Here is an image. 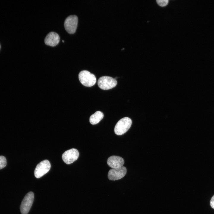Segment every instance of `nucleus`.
I'll use <instances>...</instances> for the list:
<instances>
[{
	"label": "nucleus",
	"mask_w": 214,
	"mask_h": 214,
	"mask_svg": "<svg viewBox=\"0 0 214 214\" xmlns=\"http://www.w3.org/2000/svg\"></svg>",
	"instance_id": "dca6fc26"
},
{
	"label": "nucleus",
	"mask_w": 214,
	"mask_h": 214,
	"mask_svg": "<svg viewBox=\"0 0 214 214\" xmlns=\"http://www.w3.org/2000/svg\"><path fill=\"white\" fill-rule=\"evenodd\" d=\"M62 42H64V41H63V40H62Z\"/></svg>",
	"instance_id": "2eb2a0df"
},
{
	"label": "nucleus",
	"mask_w": 214,
	"mask_h": 214,
	"mask_svg": "<svg viewBox=\"0 0 214 214\" xmlns=\"http://www.w3.org/2000/svg\"><path fill=\"white\" fill-rule=\"evenodd\" d=\"M78 23V18L75 15H71L68 17L64 22V26L66 30L70 34L75 33L77 29Z\"/></svg>",
	"instance_id": "423d86ee"
},
{
	"label": "nucleus",
	"mask_w": 214,
	"mask_h": 214,
	"mask_svg": "<svg viewBox=\"0 0 214 214\" xmlns=\"http://www.w3.org/2000/svg\"><path fill=\"white\" fill-rule=\"evenodd\" d=\"M79 80L85 86L91 87L94 85L96 81L95 76L87 70L81 71L78 75Z\"/></svg>",
	"instance_id": "f03ea898"
},
{
	"label": "nucleus",
	"mask_w": 214,
	"mask_h": 214,
	"mask_svg": "<svg viewBox=\"0 0 214 214\" xmlns=\"http://www.w3.org/2000/svg\"><path fill=\"white\" fill-rule=\"evenodd\" d=\"M79 153L78 150L72 148L65 152L62 155V159L64 162L67 164L73 163L78 158Z\"/></svg>",
	"instance_id": "6e6552de"
},
{
	"label": "nucleus",
	"mask_w": 214,
	"mask_h": 214,
	"mask_svg": "<svg viewBox=\"0 0 214 214\" xmlns=\"http://www.w3.org/2000/svg\"><path fill=\"white\" fill-rule=\"evenodd\" d=\"M60 37L59 35L54 32L48 33L45 39V43L48 45L54 46L59 42Z\"/></svg>",
	"instance_id": "9d476101"
},
{
	"label": "nucleus",
	"mask_w": 214,
	"mask_h": 214,
	"mask_svg": "<svg viewBox=\"0 0 214 214\" xmlns=\"http://www.w3.org/2000/svg\"><path fill=\"white\" fill-rule=\"evenodd\" d=\"M117 84L115 79L108 76H103L99 78L97 81L98 86L103 90H108L115 87Z\"/></svg>",
	"instance_id": "7ed1b4c3"
},
{
	"label": "nucleus",
	"mask_w": 214,
	"mask_h": 214,
	"mask_svg": "<svg viewBox=\"0 0 214 214\" xmlns=\"http://www.w3.org/2000/svg\"><path fill=\"white\" fill-rule=\"evenodd\" d=\"M210 205L211 207L214 209V195L210 201Z\"/></svg>",
	"instance_id": "4468645a"
},
{
	"label": "nucleus",
	"mask_w": 214,
	"mask_h": 214,
	"mask_svg": "<svg viewBox=\"0 0 214 214\" xmlns=\"http://www.w3.org/2000/svg\"><path fill=\"white\" fill-rule=\"evenodd\" d=\"M126 169L124 166L112 168L108 171V178L111 180H118L123 178L126 174Z\"/></svg>",
	"instance_id": "0eeeda50"
},
{
	"label": "nucleus",
	"mask_w": 214,
	"mask_h": 214,
	"mask_svg": "<svg viewBox=\"0 0 214 214\" xmlns=\"http://www.w3.org/2000/svg\"><path fill=\"white\" fill-rule=\"evenodd\" d=\"M103 113L100 111H97L90 117V122L92 125L96 124L103 119Z\"/></svg>",
	"instance_id": "9b49d317"
},
{
	"label": "nucleus",
	"mask_w": 214,
	"mask_h": 214,
	"mask_svg": "<svg viewBox=\"0 0 214 214\" xmlns=\"http://www.w3.org/2000/svg\"><path fill=\"white\" fill-rule=\"evenodd\" d=\"M34 199V194L32 191L28 193L25 196L20 206L21 214H27L32 204Z\"/></svg>",
	"instance_id": "20e7f679"
},
{
	"label": "nucleus",
	"mask_w": 214,
	"mask_h": 214,
	"mask_svg": "<svg viewBox=\"0 0 214 214\" xmlns=\"http://www.w3.org/2000/svg\"><path fill=\"white\" fill-rule=\"evenodd\" d=\"M50 162L47 160L40 162L36 166L34 171L35 177L39 178L47 173L51 168Z\"/></svg>",
	"instance_id": "39448f33"
},
{
	"label": "nucleus",
	"mask_w": 214,
	"mask_h": 214,
	"mask_svg": "<svg viewBox=\"0 0 214 214\" xmlns=\"http://www.w3.org/2000/svg\"><path fill=\"white\" fill-rule=\"evenodd\" d=\"M123 158L117 156H112L108 159V165L112 168H116L122 166L124 164Z\"/></svg>",
	"instance_id": "1a4fd4ad"
},
{
	"label": "nucleus",
	"mask_w": 214,
	"mask_h": 214,
	"mask_svg": "<svg viewBox=\"0 0 214 214\" xmlns=\"http://www.w3.org/2000/svg\"><path fill=\"white\" fill-rule=\"evenodd\" d=\"M158 4L160 6L162 7L168 4V0H157Z\"/></svg>",
	"instance_id": "ddd939ff"
},
{
	"label": "nucleus",
	"mask_w": 214,
	"mask_h": 214,
	"mask_svg": "<svg viewBox=\"0 0 214 214\" xmlns=\"http://www.w3.org/2000/svg\"><path fill=\"white\" fill-rule=\"evenodd\" d=\"M132 123L131 119L128 117H125L121 119L115 126V133L118 135L124 134L130 128Z\"/></svg>",
	"instance_id": "f257e3e1"
},
{
	"label": "nucleus",
	"mask_w": 214,
	"mask_h": 214,
	"mask_svg": "<svg viewBox=\"0 0 214 214\" xmlns=\"http://www.w3.org/2000/svg\"><path fill=\"white\" fill-rule=\"evenodd\" d=\"M6 158L3 156H0V169L4 168L6 165Z\"/></svg>",
	"instance_id": "f8f14e48"
}]
</instances>
